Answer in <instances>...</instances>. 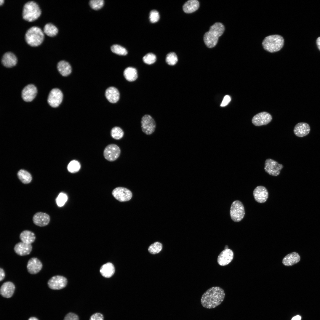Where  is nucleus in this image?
<instances>
[{
	"label": "nucleus",
	"mask_w": 320,
	"mask_h": 320,
	"mask_svg": "<svg viewBox=\"0 0 320 320\" xmlns=\"http://www.w3.org/2000/svg\"><path fill=\"white\" fill-rule=\"evenodd\" d=\"M225 297L223 289L219 287H214L207 289L202 295L201 305L206 308H212L220 305Z\"/></svg>",
	"instance_id": "nucleus-1"
},
{
	"label": "nucleus",
	"mask_w": 320,
	"mask_h": 320,
	"mask_svg": "<svg viewBox=\"0 0 320 320\" xmlns=\"http://www.w3.org/2000/svg\"><path fill=\"white\" fill-rule=\"evenodd\" d=\"M224 30V26L221 23L217 22L211 26L204 36V41L207 47L212 48L215 47L219 37L223 34Z\"/></svg>",
	"instance_id": "nucleus-2"
},
{
	"label": "nucleus",
	"mask_w": 320,
	"mask_h": 320,
	"mask_svg": "<svg viewBox=\"0 0 320 320\" xmlns=\"http://www.w3.org/2000/svg\"><path fill=\"white\" fill-rule=\"evenodd\" d=\"M25 37V40L28 45L35 47L42 43L44 39V35L40 28L33 26L27 30Z\"/></svg>",
	"instance_id": "nucleus-3"
},
{
	"label": "nucleus",
	"mask_w": 320,
	"mask_h": 320,
	"mask_svg": "<svg viewBox=\"0 0 320 320\" xmlns=\"http://www.w3.org/2000/svg\"><path fill=\"white\" fill-rule=\"evenodd\" d=\"M41 11L38 4L33 1H29L23 6L22 17L25 20L32 22L37 19L41 15Z\"/></svg>",
	"instance_id": "nucleus-4"
},
{
	"label": "nucleus",
	"mask_w": 320,
	"mask_h": 320,
	"mask_svg": "<svg viewBox=\"0 0 320 320\" xmlns=\"http://www.w3.org/2000/svg\"><path fill=\"white\" fill-rule=\"evenodd\" d=\"M284 44V39L281 36L274 35L268 36L264 39L262 45L264 49L271 52L280 50Z\"/></svg>",
	"instance_id": "nucleus-5"
},
{
	"label": "nucleus",
	"mask_w": 320,
	"mask_h": 320,
	"mask_svg": "<svg viewBox=\"0 0 320 320\" xmlns=\"http://www.w3.org/2000/svg\"><path fill=\"white\" fill-rule=\"evenodd\" d=\"M245 213L244 207L241 201L236 200L232 203L230 215L232 220L236 222L241 221L244 218Z\"/></svg>",
	"instance_id": "nucleus-6"
},
{
	"label": "nucleus",
	"mask_w": 320,
	"mask_h": 320,
	"mask_svg": "<svg viewBox=\"0 0 320 320\" xmlns=\"http://www.w3.org/2000/svg\"><path fill=\"white\" fill-rule=\"evenodd\" d=\"M141 123L142 131L146 135H150L154 132L156 127V122L149 115L143 116L141 119Z\"/></svg>",
	"instance_id": "nucleus-7"
},
{
	"label": "nucleus",
	"mask_w": 320,
	"mask_h": 320,
	"mask_svg": "<svg viewBox=\"0 0 320 320\" xmlns=\"http://www.w3.org/2000/svg\"><path fill=\"white\" fill-rule=\"evenodd\" d=\"M282 164L271 159H267L265 161L264 169L269 175L273 176L279 175L283 168Z\"/></svg>",
	"instance_id": "nucleus-8"
},
{
	"label": "nucleus",
	"mask_w": 320,
	"mask_h": 320,
	"mask_svg": "<svg viewBox=\"0 0 320 320\" xmlns=\"http://www.w3.org/2000/svg\"><path fill=\"white\" fill-rule=\"evenodd\" d=\"M121 150L119 147L115 144H110L105 148L103 155L107 160L112 161L116 160L119 156Z\"/></svg>",
	"instance_id": "nucleus-9"
},
{
	"label": "nucleus",
	"mask_w": 320,
	"mask_h": 320,
	"mask_svg": "<svg viewBox=\"0 0 320 320\" xmlns=\"http://www.w3.org/2000/svg\"><path fill=\"white\" fill-rule=\"evenodd\" d=\"M63 94L58 89H52L50 92L47 99L49 105L52 107L56 108L61 103L63 99Z\"/></svg>",
	"instance_id": "nucleus-10"
},
{
	"label": "nucleus",
	"mask_w": 320,
	"mask_h": 320,
	"mask_svg": "<svg viewBox=\"0 0 320 320\" xmlns=\"http://www.w3.org/2000/svg\"><path fill=\"white\" fill-rule=\"evenodd\" d=\"M67 280L65 277L61 276H54L48 281L49 287L52 289L58 290L65 287L67 285Z\"/></svg>",
	"instance_id": "nucleus-11"
},
{
	"label": "nucleus",
	"mask_w": 320,
	"mask_h": 320,
	"mask_svg": "<svg viewBox=\"0 0 320 320\" xmlns=\"http://www.w3.org/2000/svg\"><path fill=\"white\" fill-rule=\"evenodd\" d=\"M112 194L115 199L121 202L129 201L132 196L129 190L122 187L116 188L112 191Z\"/></svg>",
	"instance_id": "nucleus-12"
},
{
	"label": "nucleus",
	"mask_w": 320,
	"mask_h": 320,
	"mask_svg": "<svg viewBox=\"0 0 320 320\" xmlns=\"http://www.w3.org/2000/svg\"><path fill=\"white\" fill-rule=\"evenodd\" d=\"M272 119V116L270 113L266 112H262L253 117L252 122L254 125L260 126L268 124Z\"/></svg>",
	"instance_id": "nucleus-13"
},
{
	"label": "nucleus",
	"mask_w": 320,
	"mask_h": 320,
	"mask_svg": "<svg viewBox=\"0 0 320 320\" xmlns=\"http://www.w3.org/2000/svg\"><path fill=\"white\" fill-rule=\"evenodd\" d=\"M37 92V88L35 85L31 84H28L25 86L22 90V98L25 102H31L36 97Z\"/></svg>",
	"instance_id": "nucleus-14"
},
{
	"label": "nucleus",
	"mask_w": 320,
	"mask_h": 320,
	"mask_svg": "<svg viewBox=\"0 0 320 320\" xmlns=\"http://www.w3.org/2000/svg\"><path fill=\"white\" fill-rule=\"evenodd\" d=\"M234 256L233 252L229 249H224L219 254L217 258V262L221 266L228 264L232 260Z\"/></svg>",
	"instance_id": "nucleus-15"
},
{
	"label": "nucleus",
	"mask_w": 320,
	"mask_h": 320,
	"mask_svg": "<svg viewBox=\"0 0 320 320\" xmlns=\"http://www.w3.org/2000/svg\"><path fill=\"white\" fill-rule=\"evenodd\" d=\"M253 195L255 200L261 203H264L267 201L268 193L265 187L263 186H258L254 190Z\"/></svg>",
	"instance_id": "nucleus-16"
},
{
	"label": "nucleus",
	"mask_w": 320,
	"mask_h": 320,
	"mask_svg": "<svg viewBox=\"0 0 320 320\" xmlns=\"http://www.w3.org/2000/svg\"><path fill=\"white\" fill-rule=\"evenodd\" d=\"M50 220V217L48 214L40 212L35 213L33 218L34 223L36 225L41 227L47 225Z\"/></svg>",
	"instance_id": "nucleus-17"
},
{
	"label": "nucleus",
	"mask_w": 320,
	"mask_h": 320,
	"mask_svg": "<svg viewBox=\"0 0 320 320\" xmlns=\"http://www.w3.org/2000/svg\"><path fill=\"white\" fill-rule=\"evenodd\" d=\"M42 264L38 258L33 257L28 261L27 265L28 271L31 274H36L41 269Z\"/></svg>",
	"instance_id": "nucleus-18"
},
{
	"label": "nucleus",
	"mask_w": 320,
	"mask_h": 320,
	"mask_svg": "<svg viewBox=\"0 0 320 320\" xmlns=\"http://www.w3.org/2000/svg\"><path fill=\"white\" fill-rule=\"evenodd\" d=\"M310 130V127L308 123L300 122L295 125L293 131L296 136L299 137H303L308 135Z\"/></svg>",
	"instance_id": "nucleus-19"
},
{
	"label": "nucleus",
	"mask_w": 320,
	"mask_h": 320,
	"mask_svg": "<svg viewBox=\"0 0 320 320\" xmlns=\"http://www.w3.org/2000/svg\"><path fill=\"white\" fill-rule=\"evenodd\" d=\"M2 63L7 68H11L17 64V59L16 56L11 52H7L3 55L1 60Z\"/></svg>",
	"instance_id": "nucleus-20"
},
{
	"label": "nucleus",
	"mask_w": 320,
	"mask_h": 320,
	"mask_svg": "<svg viewBox=\"0 0 320 320\" xmlns=\"http://www.w3.org/2000/svg\"><path fill=\"white\" fill-rule=\"evenodd\" d=\"M15 289V286L12 282H6L3 283L1 287L0 294L4 297L10 298L13 295Z\"/></svg>",
	"instance_id": "nucleus-21"
},
{
	"label": "nucleus",
	"mask_w": 320,
	"mask_h": 320,
	"mask_svg": "<svg viewBox=\"0 0 320 320\" xmlns=\"http://www.w3.org/2000/svg\"><path fill=\"white\" fill-rule=\"evenodd\" d=\"M32 249L31 244L25 243L22 242H19L15 244L14 247L15 252L20 256H25L29 255Z\"/></svg>",
	"instance_id": "nucleus-22"
},
{
	"label": "nucleus",
	"mask_w": 320,
	"mask_h": 320,
	"mask_svg": "<svg viewBox=\"0 0 320 320\" xmlns=\"http://www.w3.org/2000/svg\"><path fill=\"white\" fill-rule=\"evenodd\" d=\"M105 96L109 102L115 103L119 99L120 94L116 88L111 87L107 89L105 92Z\"/></svg>",
	"instance_id": "nucleus-23"
},
{
	"label": "nucleus",
	"mask_w": 320,
	"mask_h": 320,
	"mask_svg": "<svg viewBox=\"0 0 320 320\" xmlns=\"http://www.w3.org/2000/svg\"><path fill=\"white\" fill-rule=\"evenodd\" d=\"M300 257L297 252H293L286 256L282 260V263L285 266H290L298 263Z\"/></svg>",
	"instance_id": "nucleus-24"
},
{
	"label": "nucleus",
	"mask_w": 320,
	"mask_h": 320,
	"mask_svg": "<svg viewBox=\"0 0 320 320\" xmlns=\"http://www.w3.org/2000/svg\"><path fill=\"white\" fill-rule=\"evenodd\" d=\"M199 6L197 0H190L185 2L183 7V11L186 13H191L197 10Z\"/></svg>",
	"instance_id": "nucleus-25"
},
{
	"label": "nucleus",
	"mask_w": 320,
	"mask_h": 320,
	"mask_svg": "<svg viewBox=\"0 0 320 320\" xmlns=\"http://www.w3.org/2000/svg\"><path fill=\"white\" fill-rule=\"evenodd\" d=\"M57 67L59 72L63 76H68L71 72V65L68 63L65 60L59 61L57 64Z\"/></svg>",
	"instance_id": "nucleus-26"
},
{
	"label": "nucleus",
	"mask_w": 320,
	"mask_h": 320,
	"mask_svg": "<svg viewBox=\"0 0 320 320\" xmlns=\"http://www.w3.org/2000/svg\"><path fill=\"white\" fill-rule=\"evenodd\" d=\"M100 272L103 276L106 278H109L114 274L115 268L112 263H108L104 264L101 267L100 269Z\"/></svg>",
	"instance_id": "nucleus-27"
},
{
	"label": "nucleus",
	"mask_w": 320,
	"mask_h": 320,
	"mask_svg": "<svg viewBox=\"0 0 320 320\" xmlns=\"http://www.w3.org/2000/svg\"><path fill=\"white\" fill-rule=\"evenodd\" d=\"M20 238L22 242L26 244H31L35 241L36 237L34 233L28 230L22 231L20 235Z\"/></svg>",
	"instance_id": "nucleus-28"
},
{
	"label": "nucleus",
	"mask_w": 320,
	"mask_h": 320,
	"mask_svg": "<svg viewBox=\"0 0 320 320\" xmlns=\"http://www.w3.org/2000/svg\"><path fill=\"white\" fill-rule=\"evenodd\" d=\"M123 74L126 79L130 82L135 81L137 78V70L132 67L126 68L124 71Z\"/></svg>",
	"instance_id": "nucleus-29"
},
{
	"label": "nucleus",
	"mask_w": 320,
	"mask_h": 320,
	"mask_svg": "<svg viewBox=\"0 0 320 320\" xmlns=\"http://www.w3.org/2000/svg\"><path fill=\"white\" fill-rule=\"evenodd\" d=\"M17 175L19 180L24 184H28L32 180V177L31 174L25 170H20L17 172Z\"/></svg>",
	"instance_id": "nucleus-30"
},
{
	"label": "nucleus",
	"mask_w": 320,
	"mask_h": 320,
	"mask_svg": "<svg viewBox=\"0 0 320 320\" xmlns=\"http://www.w3.org/2000/svg\"><path fill=\"white\" fill-rule=\"evenodd\" d=\"M44 32L47 36L53 37L57 35L58 32L57 27L53 24L48 23L46 24L44 28Z\"/></svg>",
	"instance_id": "nucleus-31"
},
{
	"label": "nucleus",
	"mask_w": 320,
	"mask_h": 320,
	"mask_svg": "<svg viewBox=\"0 0 320 320\" xmlns=\"http://www.w3.org/2000/svg\"><path fill=\"white\" fill-rule=\"evenodd\" d=\"M111 134L112 138L118 140L123 137L124 135V132L120 127H115L112 129Z\"/></svg>",
	"instance_id": "nucleus-32"
},
{
	"label": "nucleus",
	"mask_w": 320,
	"mask_h": 320,
	"mask_svg": "<svg viewBox=\"0 0 320 320\" xmlns=\"http://www.w3.org/2000/svg\"><path fill=\"white\" fill-rule=\"evenodd\" d=\"M111 50L113 53L121 55H125L127 51L124 47L118 44H114L111 47Z\"/></svg>",
	"instance_id": "nucleus-33"
},
{
	"label": "nucleus",
	"mask_w": 320,
	"mask_h": 320,
	"mask_svg": "<svg viewBox=\"0 0 320 320\" xmlns=\"http://www.w3.org/2000/svg\"><path fill=\"white\" fill-rule=\"evenodd\" d=\"M81 165L78 161L73 160L70 162L67 166L68 170L72 173L78 172L80 169Z\"/></svg>",
	"instance_id": "nucleus-34"
},
{
	"label": "nucleus",
	"mask_w": 320,
	"mask_h": 320,
	"mask_svg": "<svg viewBox=\"0 0 320 320\" xmlns=\"http://www.w3.org/2000/svg\"><path fill=\"white\" fill-rule=\"evenodd\" d=\"M166 61L168 65H174L176 64L178 61L177 56L174 52H169L166 56Z\"/></svg>",
	"instance_id": "nucleus-35"
},
{
	"label": "nucleus",
	"mask_w": 320,
	"mask_h": 320,
	"mask_svg": "<svg viewBox=\"0 0 320 320\" xmlns=\"http://www.w3.org/2000/svg\"><path fill=\"white\" fill-rule=\"evenodd\" d=\"M162 247V245L161 243L158 242H155L149 247L148 251L152 254H157L161 250Z\"/></svg>",
	"instance_id": "nucleus-36"
},
{
	"label": "nucleus",
	"mask_w": 320,
	"mask_h": 320,
	"mask_svg": "<svg viewBox=\"0 0 320 320\" xmlns=\"http://www.w3.org/2000/svg\"><path fill=\"white\" fill-rule=\"evenodd\" d=\"M144 62L147 64L151 65L154 63L156 60V56L152 53L146 54L143 57Z\"/></svg>",
	"instance_id": "nucleus-37"
},
{
	"label": "nucleus",
	"mask_w": 320,
	"mask_h": 320,
	"mask_svg": "<svg viewBox=\"0 0 320 320\" xmlns=\"http://www.w3.org/2000/svg\"><path fill=\"white\" fill-rule=\"evenodd\" d=\"M89 5L91 7L95 10L101 9L103 6L104 1L103 0H92L89 1Z\"/></svg>",
	"instance_id": "nucleus-38"
},
{
	"label": "nucleus",
	"mask_w": 320,
	"mask_h": 320,
	"mask_svg": "<svg viewBox=\"0 0 320 320\" xmlns=\"http://www.w3.org/2000/svg\"><path fill=\"white\" fill-rule=\"evenodd\" d=\"M68 197L67 195L62 193H60L56 199V203L59 207L63 206L67 201Z\"/></svg>",
	"instance_id": "nucleus-39"
},
{
	"label": "nucleus",
	"mask_w": 320,
	"mask_h": 320,
	"mask_svg": "<svg viewBox=\"0 0 320 320\" xmlns=\"http://www.w3.org/2000/svg\"><path fill=\"white\" fill-rule=\"evenodd\" d=\"M159 13L156 10L153 9L150 11L149 18L151 23H153L157 22L159 20Z\"/></svg>",
	"instance_id": "nucleus-40"
},
{
	"label": "nucleus",
	"mask_w": 320,
	"mask_h": 320,
	"mask_svg": "<svg viewBox=\"0 0 320 320\" xmlns=\"http://www.w3.org/2000/svg\"><path fill=\"white\" fill-rule=\"evenodd\" d=\"M63 320H79V318L76 314L70 312L66 315Z\"/></svg>",
	"instance_id": "nucleus-41"
},
{
	"label": "nucleus",
	"mask_w": 320,
	"mask_h": 320,
	"mask_svg": "<svg viewBox=\"0 0 320 320\" xmlns=\"http://www.w3.org/2000/svg\"><path fill=\"white\" fill-rule=\"evenodd\" d=\"M104 317L103 314L100 313H96L92 314L90 317L89 320H103Z\"/></svg>",
	"instance_id": "nucleus-42"
},
{
	"label": "nucleus",
	"mask_w": 320,
	"mask_h": 320,
	"mask_svg": "<svg viewBox=\"0 0 320 320\" xmlns=\"http://www.w3.org/2000/svg\"><path fill=\"white\" fill-rule=\"evenodd\" d=\"M231 100V98L229 95H225L223 98L220 106L222 107H224L227 105L230 102Z\"/></svg>",
	"instance_id": "nucleus-43"
},
{
	"label": "nucleus",
	"mask_w": 320,
	"mask_h": 320,
	"mask_svg": "<svg viewBox=\"0 0 320 320\" xmlns=\"http://www.w3.org/2000/svg\"><path fill=\"white\" fill-rule=\"evenodd\" d=\"M5 276V273L4 270L0 268V281H2L4 279Z\"/></svg>",
	"instance_id": "nucleus-44"
},
{
	"label": "nucleus",
	"mask_w": 320,
	"mask_h": 320,
	"mask_svg": "<svg viewBox=\"0 0 320 320\" xmlns=\"http://www.w3.org/2000/svg\"><path fill=\"white\" fill-rule=\"evenodd\" d=\"M301 317L299 315H297L293 317L291 320H300Z\"/></svg>",
	"instance_id": "nucleus-45"
},
{
	"label": "nucleus",
	"mask_w": 320,
	"mask_h": 320,
	"mask_svg": "<svg viewBox=\"0 0 320 320\" xmlns=\"http://www.w3.org/2000/svg\"><path fill=\"white\" fill-rule=\"evenodd\" d=\"M316 43L318 47L320 50V37L317 38L316 40Z\"/></svg>",
	"instance_id": "nucleus-46"
},
{
	"label": "nucleus",
	"mask_w": 320,
	"mask_h": 320,
	"mask_svg": "<svg viewBox=\"0 0 320 320\" xmlns=\"http://www.w3.org/2000/svg\"><path fill=\"white\" fill-rule=\"evenodd\" d=\"M28 320H39L38 319L35 317H31Z\"/></svg>",
	"instance_id": "nucleus-47"
},
{
	"label": "nucleus",
	"mask_w": 320,
	"mask_h": 320,
	"mask_svg": "<svg viewBox=\"0 0 320 320\" xmlns=\"http://www.w3.org/2000/svg\"><path fill=\"white\" fill-rule=\"evenodd\" d=\"M4 0H0V5L1 6L4 3Z\"/></svg>",
	"instance_id": "nucleus-48"
},
{
	"label": "nucleus",
	"mask_w": 320,
	"mask_h": 320,
	"mask_svg": "<svg viewBox=\"0 0 320 320\" xmlns=\"http://www.w3.org/2000/svg\"><path fill=\"white\" fill-rule=\"evenodd\" d=\"M228 245H226L224 249H228Z\"/></svg>",
	"instance_id": "nucleus-49"
}]
</instances>
